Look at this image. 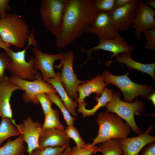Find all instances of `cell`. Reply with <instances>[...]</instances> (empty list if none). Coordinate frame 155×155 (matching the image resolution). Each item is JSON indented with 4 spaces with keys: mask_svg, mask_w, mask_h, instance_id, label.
Here are the masks:
<instances>
[{
    "mask_svg": "<svg viewBox=\"0 0 155 155\" xmlns=\"http://www.w3.org/2000/svg\"><path fill=\"white\" fill-rule=\"evenodd\" d=\"M116 60L118 62L126 65L129 68L135 69L142 73H147L155 80V63L144 64L133 60L131 54L125 53L116 57Z\"/></svg>",
    "mask_w": 155,
    "mask_h": 155,
    "instance_id": "cell-21",
    "label": "cell"
},
{
    "mask_svg": "<svg viewBox=\"0 0 155 155\" xmlns=\"http://www.w3.org/2000/svg\"><path fill=\"white\" fill-rule=\"evenodd\" d=\"M27 41L26 47L22 50L15 52L10 48L6 52L11 59L10 65L7 69L12 76L32 81L42 78L41 73L34 69L32 62L29 59L27 61L26 59V51L29 46L32 45L34 47H37L33 31L30 33Z\"/></svg>",
    "mask_w": 155,
    "mask_h": 155,
    "instance_id": "cell-4",
    "label": "cell"
},
{
    "mask_svg": "<svg viewBox=\"0 0 155 155\" xmlns=\"http://www.w3.org/2000/svg\"><path fill=\"white\" fill-rule=\"evenodd\" d=\"M74 58L72 51L64 53L63 57L60 59V65L62 66L60 75L63 85L68 96L76 100L78 96L77 88L84 81L79 80L74 72L73 66Z\"/></svg>",
    "mask_w": 155,
    "mask_h": 155,
    "instance_id": "cell-10",
    "label": "cell"
},
{
    "mask_svg": "<svg viewBox=\"0 0 155 155\" xmlns=\"http://www.w3.org/2000/svg\"><path fill=\"white\" fill-rule=\"evenodd\" d=\"M132 0H115V8L125 5L130 2Z\"/></svg>",
    "mask_w": 155,
    "mask_h": 155,
    "instance_id": "cell-37",
    "label": "cell"
},
{
    "mask_svg": "<svg viewBox=\"0 0 155 155\" xmlns=\"http://www.w3.org/2000/svg\"><path fill=\"white\" fill-rule=\"evenodd\" d=\"M98 13L94 0H67L61 28L55 37L57 46L65 48L80 37Z\"/></svg>",
    "mask_w": 155,
    "mask_h": 155,
    "instance_id": "cell-1",
    "label": "cell"
},
{
    "mask_svg": "<svg viewBox=\"0 0 155 155\" xmlns=\"http://www.w3.org/2000/svg\"><path fill=\"white\" fill-rule=\"evenodd\" d=\"M47 82L51 84L56 90L70 114L73 116L77 115L75 109L78 106L76 100L70 97L65 91L61 81L60 73L57 72L55 77L49 79Z\"/></svg>",
    "mask_w": 155,
    "mask_h": 155,
    "instance_id": "cell-20",
    "label": "cell"
},
{
    "mask_svg": "<svg viewBox=\"0 0 155 155\" xmlns=\"http://www.w3.org/2000/svg\"><path fill=\"white\" fill-rule=\"evenodd\" d=\"M15 124L22 136L24 142L27 146L26 152L30 155L35 149L40 148L39 145L40 137L42 132V125L38 121H34L30 117L23 121L22 124Z\"/></svg>",
    "mask_w": 155,
    "mask_h": 155,
    "instance_id": "cell-15",
    "label": "cell"
},
{
    "mask_svg": "<svg viewBox=\"0 0 155 155\" xmlns=\"http://www.w3.org/2000/svg\"><path fill=\"white\" fill-rule=\"evenodd\" d=\"M44 120L42 128L43 130L50 129H58L64 130L65 127L61 123L59 113L55 109H52L44 115Z\"/></svg>",
    "mask_w": 155,
    "mask_h": 155,
    "instance_id": "cell-26",
    "label": "cell"
},
{
    "mask_svg": "<svg viewBox=\"0 0 155 155\" xmlns=\"http://www.w3.org/2000/svg\"><path fill=\"white\" fill-rule=\"evenodd\" d=\"M24 143L21 135L13 140H9L0 147V155H22L25 148Z\"/></svg>",
    "mask_w": 155,
    "mask_h": 155,
    "instance_id": "cell-23",
    "label": "cell"
},
{
    "mask_svg": "<svg viewBox=\"0 0 155 155\" xmlns=\"http://www.w3.org/2000/svg\"><path fill=\"white\" fill-rule=\"evenodd\" d=\"M37 99L41 104L44 115L50 112L52 109V102L46 93L38 94L36 95Z\"/></svg>",
    "mask_w": 155,
    "mask_h": 155,
    "instance_id": "cell-32",
    "label": "cell"
},
{
    "mask_svg": "<svg viewBox=\"0 0 155 155\" xmlns=\"http://www.w3.org/2000/svg\"><path fill=\"white\" fill-rule=\"evenodd\" d=\"M100 151L98 147L89 144L83 147L75 146L72 149L70 155H92Z\"/></svg>",
    "mask_w": 155,
    "mask_h": 155,
    "instance_id": "cell-28",
    "label": "cell"
},
{
    "mask_svg": "<svg viewBox=\"0 0 155 155\" xmlns=\"http://www.w3.org/2000/svg\"><path fill=\"white\" fill-rule=\"evenodd\" d=\"M103 155H121L123 150L119 139H113L102 143L98 146Z\"/></svg>",
    "mask_w": 155,
    "mask_h": 155,
    "instance_id": "cell-25",
    "label": "cell"
},
{
    "mask_svg": "<svg viewBox=\"0 0 155 155\" xmlns=\"http://www.w3.org/2000/svg\"><path fill=\"white\" fill-rule=\"evenodd\" d=\"M65 131L69 139L74 141L77 147H83L87 145L83 140L78 129L73 125L68 126Z\"/></svg>",
    "mask_w": 155,
    "mask_h": 155,
    "instance_id": "cell-29",
    "label": "cell"
},
{
    "mask_svg": "<svg viewBox=\"0 0 155 155\" xmlns=\"http://www.w3.org/2000/svg\"><path fill=\"white\" fill-rule=\"evenodd\" d=\"M154 129L150 125L145 131L137 136L119 139L123 150L121 155H139L142 148L147 144L155 141L154 136L150 134Z\"/></svg>",
    "mask_w": 155,
    "mask_h": 155,
    "instance_id": "cell-16",
    "label": "cell"
},
{
    "mask_svg": "<svg viewBox=\"0 0 155 155\" xmlns=\"http://www.w3.org/2000/svg\"><path fill=\"white\" fill-rule=\"evenodd\" d=\"M140 155H155V141L147 144Z\"/></svg>",
    "mask_w": 155,
    "mask_h": 155,
    "instance_id": "cell-36",
    "label": "cell"
},
{
    "mask_svg": "<svg viewBox=\"0 0 155 155\" xmlns=\"http://www.w3.org/2000/svg\"><path fill=\"white\" fill-rule=\"evenodd\" d=\"M96 121L99 129L91 144L93 145L113 139L125 138L130 133L129 125L117 115L106 111L100 112L97 115Z\"/></svg>",
    "mask_w": 155,
    "mask_h": 155,
    "instance_id": "cell-3",
    "label": "cell"
},
{
    "mask_svg": "<svg viewBox=\"0 0 155 155\" xmlns=\"http://www.w3.org/2000/svg\"><path fill=\"white\" fill-rule=\"evenodd\" d=\"M129 72L121 75H113L105 70L102 76L104 82L114 84L118 87L123 93L124 99L131 102L137 96H140L147 99L152 92L151 86L135 83L128 77Z\"/></svg>",
    "mask_w": 155,
    "mask_h": 155,
    "instance_id": "cell-7",
    "label": "cell"
},
{
    "mask_svg": "<svg viewBox=\"0 0 155 155\" xmlns=\"http://www.w3.org/2000/svg\"><path fill=\"white\" fill-rule=\"evenodd\" d=\"M18 90H21L11 81L10 78L5 76L3 80L0 82V117L13 119L10 100L13 92Z\"/></svg>",
    "mask_w": 155,
    "mask_h": 155,
    "instance_id": "cell-17",
    "label": "cell"
},
{
    "mask_svg": "<svg viewBox=\"0 0 155 155\" xmlns=\"http://www.w3.org/2000/svg\"><path fill=\"white\" fill-rule=\"evenodd\" d=\"M22 155H25L24 154H22Z\"/></svg>",
    "mask_w": 155,
    "mask_h": 155,
    "instance_id": "cell-41",
    "label": "cell"
},
{
    "mask_svg": "<svg viewBox=\"0 0 155 155\" xmlns=\"http://www.w3.org/2000/svg\"><path fill=\"white\" fill-rule=\"evenodd\" d=\"M140 1L132 0L130 3L115 8L108 13L119 32L127 31L131 27Z\"/></svg>",
    "mask_w": 155,
    "mask_h": 155,
    "instance_id": "cell-12",
    "label": "cell"
},
{
    "mask_svg": "<svg viewBox=\"0 0 155 155\" xmlns=\"http://www.w3.org/2000/svg\"><path fill=\"white\" fill-rule=\"evenodd\" d=\"M134 50L132 46L129 44L124 38L120 36L112 39L99 38L98 43L96 46L89 49L82 47L80 51L88 55V59L85 64L92 59L91 54L94 51L102 50L112 53L113 54L110 60L105 63L106 65L109 67L112 62L111 59L114 57L121 53L131 54Z\"/></svg>",
    "mask_w": 155,
    "mask_h": 155,
    "instance_id": "cell-8",
    "label": "cell"
},
{
    "mask_svg": "<svg viewBox=\"0 0 155 155\" xmlns=\"http://www.w3.org/2000/svg\"><path fill=\"white\" fill-rule=\"evenodd\" d=\"M67 0H42L40 13L44 26L56 37L62 25Z\"/></svg>",
    "mask_w": 155,
    "mask_h": 155,
    "instance_id": "cell-6",
    "label": "cell"
},
{
    "mask_svg": "<svg viewBox=\"0 0 155 155\" xmlns=\"http://www.w3.org/2000/svg\"><path fill=\"white\" fill-rule=\"evenodd\" d=\"M155 11L140 0L133 24L131 26L134 30V36L138 40L146 31L155 30Z\"/></svg>",
    "mask_w": 155,
    "mask_h": 155,
    "instance_id": "cell-13",
    "label": "cell"
},
{
    "mask_svg": "<svg viewBox=\"0 0 155 155\" xmlns=\"http://www.w3.org/2000/svg\"><path fill=\"white\" fill-rule=\"evenodd\" d=\"M147 99L151 100L154 106H155V92H153L150 94L148 97Z\"/></svg>",
    "mask_w": 155,
    "mask_h": 155,
    "instance_id": "cell-39",
    "label": "cell"
},
{
    "mask_svg": "<svg viewBox=\"0 0 155 155\" xmlns=\"http://www.w3.org/2000/svg\"><path fill=\"white\" fill-rule=\"evenodd\" d=\"M14 120L7 118H1L0 123V147L3 143L9 138L21 135L15 124Z\"/></svg>",
    "mask_w": 155,
    "mask_h": 155,
    "instance_id": "cell-24",
    "label": "cell"
},
{
    "mask_svg": "<svg viewBox=\"0 0 155 155\" xmlns=\"http://www.w3.org/2000/svg\"><path fill=\"white\" fill-rule=\"evenodd\" d=\"M10 78L21 90L24 91L22 98L26 103L32 102L38 105L39 103L36 96L37 94L49 92L57 93L53 86L43 81L42 78L32 81L23 80L16 76H12Z\"/></svg>",
    "mask_w": 155,
    "mask_h": 155,
    "instance_id": "cell-9",
    "label": "cell"
},
{
    "mask_svg": "<svg viewBox=\"0 0 155 155\" xmlns=\"http://www.w3.org/2000/svg\"><path fill=\"white\" fill-rule=\"evenodd\" d=\"M32 51L34 57L28 59L32 62L35 70L40 71L42 80L47 82L49 79L55 77L57 72L54 71V64L63 57L64 53L48 54L43 52L37 47H34Z\"/></svg>",
    "mask_w": 155,
    "mask_h": 155,
    "instance_id": "cell-11",
    "label": "cell"
},
{
    "mask_svg": "<svg viewBox=\"0 0 155 155\" xmlns=\"http://www.w3.org/2000/svg\"><path fill=\"white\" fill-rule=\"evenodd\" d=\"M146 40L143 48L146 49L155 50V30L149 29L143 33Z\"/></svg>",
    "mask_w": 155,
    "mask_h": 155,
    "instance_id": "cell-33",
    "label": "cell"
},
{
    "mask_svg": "<svg viewBox=\"0 0 155 155\" xmlns=\"http://www.w3.org/2000/svg\"><path fill=\"white\" fill-rule=\"evenodd\" d=\"M71 150V148L68 146L64 150L61 155H70Z\"/></svg>",
    "mask_w": 155,
    "mask_h": 155,
    "instance_id": "cell-40",
    "label": "cell"
},
{
    "mask_svg": "<svg viewBox=\"0 0 155 155\" xmlns=\"http://www.w3.org/2000/svg\"><path fill=\"white\" fill-rule=\"evenodd\" d=\"M145 3L147 5L151 8L153 9H155V0H147Z\"/></svg>",
    "mask_w": 155,
    "mask_h": 155,
    "instance_id": "cell-38",
    "label": "cell"
},
{
    "mask_svg": "<svg viewBox=\"0 0 155 155\" xmlns=\"http://www.w3.org/2000/svg\"><path fill=\"white\" fill-rule=\"evenodd\" d=\"M70 139L66 135L65 130L50 129L42 131L39 140L40 148L47 147H60L69 146Z\"/></svg>",
    "mask_w": 155,
    "mask_h": 155,
    "instance_id": "cell-18",
    "label": "cell"
},
{
    "mask_svg": "<svg viewBox=\"0 0 155 155\" xmlns=\"http://www.w3.org/2000/svg\"><path fill=\"white\" fill-rule=\"evenodd\" d=\"M102 76L99 75L94 78L84 82L79 85L77 89L78 93V97L76 100L78 104L86 102L84 99L92 93L96 96H100L105 88L108 84L105 83Z\"/></svg>",
    "mask_w": 155,
    "mask_h": 155,
    "instance_id": "cell-19",
    "label": "cell"
},
{
    "mask_svg": "<svg viewBox=\"0 0 155 155\" xmlns=\"http://www.w3.org/2000/svg\"><path fill=\"white\" fill-rule=\"evenodd\" d=\"M106 111L115 113L125 120L135 133L138 135L143 132L135 123L134 115L142 112L145 108L142 101L136 100L134 102H125L120 98L119 93L117 92L113 93L111 100L104 106Z\"/></svg>",
    "mask_w": 155,
    "mask_h": 155,
    "instance_id": "cell-5",
    "label": "cell"
},
{
    "mask_svg": "<svg viewBox=\"0 0 155 155\" xmlns=\"http://www.w3.org/2000/svg\"><path fill=\"white\" fill-rule=\"evenodd\" d=\"M9 0H0V17L1 18L5 16L7 10H11L9 3Z\"/></svg>",
    "mask_w": 155,
    "mask_h": 155,
    "instance_id": "cell-35",
    "label": "cell"
},
{
    "mask_svg": "<svg viewBox=\"0 0 155 155\" xmlns=\"http://www.w3.org/2000/svg\"><path fill=\"white\" fill-rule=\"evenodd\" d=\"M108 13L99 12L86 32L93 34L99 38L112 39L121 36Z\"/></svg>",
    "mask_w": 155,
    "mask_h": 155,
    "instance_id": "cell-14",
    "label": "cell"
},
{
    "mask_svg": "<svg viewBox=\"0 0 155 155\" xmlns=\"http://www.w3.org/2000/svg\"><path fill=\"white\" fill-rule=\"evenodd\" d=\"M69 146L60 147H47L37 148L32 151L30 155H61Z\"/></svg>",
    "mask_w": 155,
    "mask_h": 155,
    "instance_id": "cell-30",
    "label": "cell"
},
{
    "mask_svg": "<svg viewBox=\"0 0 155 155\" xmlns=\"http://www.w3.org/2000/svg\"><path fill=\"white\" fill-rule=\"evenodd\" d=\"M113 90L106 87L100 97L96 96L95 99L97 103L91 109H87L86 106L87 102L78 104V111L82 114L83 117L90 116L94 115L97 111L101 107L104 106L112 100L113 95Z\"/></svg>",
    "mask_w": 155,
    "mask_h": 155,
    "instance_id": "cell-22",
    "label": "cell"
},
{
    "mask_svg": "<svg viewBox=\"0 0 155 155\" xmlns=\"http://www.w3.org/2000/svg\"><path fill=\"white\" fill-rule=\"evenodd\" d=\"M52 103L56 105L62 113L64 119L67 126L73 125L76 119L74 117H72L59 96L54 92L46 93Z\"/></svg>",
    "mask_w": 155,
    "mask_h": 155,
    "instance_id": "cell-27",
    "label": "cell"
},
{
    "mask_svg": "<svg viewBox=\"0 0 155 155\" xmlns=\"http://www.w3.org/2000/svg\"><path fill=\"white\" fill-rule=\"evenodd\" d=\"M115 0H94L95 6L99 12L110 13L115 8Z\"/></svg>",
    "mask_w": 155,
    "mask_h": 155,
    "instance_id": "cell-31",
    "label": "cell"
},
{
    "mask_svg": "<svg viewBox=\"0 0 155 155\" xmlns=\"http://www.w3.org/2000/svg\"><path fill=\"white\" fill-rule=\"evenodd\" d=\"M30 33L28 24L21 16L9 13L0 17V37L4 42L22 49Z\"/></svg>",
    "mask_w": 155,
    "mask_h": 155,
    "instance_id": "cell-2",
    "label": "cell"
},
{
    "mask_svg": "<svg viewBox=\"0 0 155 155\" xmlns=\"http://www.w3.org/2000/svg\"><path fill=\"white\" fill-rule=\"evenodd\" d=\"M11 62L10 57L6 53H0V82L2 81L5 76V69L8 67Z\"/></svg>",
    "mask_w": 155,
    "mask_h": 155,
    "instance_id": "cell-34",
    "label": "cell"
}]
</instances>
